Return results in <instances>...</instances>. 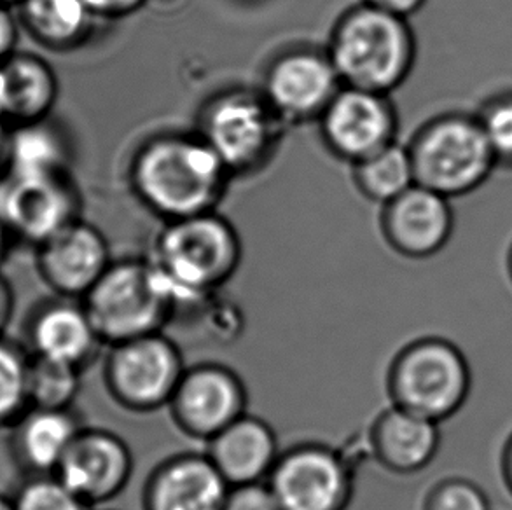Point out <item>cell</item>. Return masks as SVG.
<instances>
[{
	"label": "cell",
	"mask_w": 512,
	"mask_h": 510,
	"mask_svg": "<svg viewBox=\"0 0 512 510\" xmlns=\"http://www.w3.org/2000/svg\"><path fill=\"white\" fill-rule=\"evenodd\" d=\"M128 177L140 203L165 222L214 212L233 179L196 130L147 138L133 154Z\"/></svg>",
	"instance_id": "1"
},
{
	"label": "cell",
	"mask_w": 512,
	"mask_h": 510,
	"mask_svg": "<svg viewBox=\"0 0 512 510\" xmlns=\"http://www.w3.org/2000/svg\"><path fill=\"white\" fill-rule=\"evenodd\" d=\"M242 238L235 226L214 212L165 222L149 261L167 285L175 306L173 320L198 310L235 276L242 264Z\"/></svg>",
	"instance_id": "2"
},
{
	"label": "cell",
	"mask_w": 512,
	"mask_h": 510,
	"mask_svg": "<svg viewBox=\"0 0 512 510\" xmlns=\"http://www.w3.org/2000/svg\"><path fill=\"white\" fill-rule=\"evenodd\" d=\"M326 49L343 86L381 95L408 79L416 58L408 20L364 2L341 14Z\"/></svg>",
	"instance_id": "3"
},
{
	"label": "cell",
	"mask_w": 512,
	"mask_h": 510,
	"mask_svg": "<svg viewBox=\"0 0 512 510\" xmlns=\"http://www.w3.org/2000/svg\"><path fill=\"white\" fill-rule=\"evenodd\" d=\"M105 346L167 331L175 306L149 257L114 259L81 299Z\"/></svg>",
	"instance_id": "4"
},
{
	"label": "cell",
	"mask_w": 512,
	"mask_h": 510,
	"mask_svg": "<svg viewBox=\"0 0 512 510\" xmlns=\"http://www.w3.org/2000/svg\"><path fill=\"white\" fill-rule=\"evenodd\" d=\"M285 126L261 90L235 86L201 105L196 133L233 177H245L270 165Z\"/></svg>",
	"instance_id": "5"
},
{
	"label": "cell",
	"mask_w": 512,
	"mask_h": 510,
	"mask_svg": "<svg viewBox=\"0 0 512 510\" xmlns=\"http://www.w3.org/2000/svg\"><path fill=\"white\" fill-rule=\"evenodd\" d=\"M472 373L464 353L448 339L420 338L390 360L387 393L392 406L443 423L469 399Z\"/></svg>",
	"instance_id": "6"
},
{
	"label": "cell",
	"mask_w": 512,
	"mask_h": 510,
	"mask_svg": "<svg viewBox=\"0 0 512 510\" xmlns=\"http://www.w3.org/2000/svg\"><path fill=\"white\" fill-rule=\"evenodd\" d=\"M408 149L416 184L446 198L472 193L497 166L478 116L460 112L423 125Z\"/></svg>",
	"instance_id": "7"
},
{
	"label": "cell",
	"mask_w": 512,
	"mask_h": 510,
	"mask_svg": "<svg viewBox=\"0 0 512 510\" xmlns=\"http://www.w3.org/2000/svg\"><path fill=\"white\" fill-rule=\"evenodd\" d=\"M186 367L180 346L167 332L128 339L109 346L105 390L130 413H154L168 407Z\"/></svg>",
	"instance_id": "8"
},
{
	"label": "cell",
	"mask_w": 512,
	"mask_h": 510,
	"mask_svg": "<svg viewBox=\"0 0 512 510\" xmlns=\"http://www.w3.org/2000/svg\"><path fill=\"white\" fill-rule=\"evenodd\" d=\"M266 483L280 510H346L352 504V465L322 442L284 449Z\"/></svg>",
	"instance_id": "9"
},
{
	"label": "cell",
	"mask_w": 512,
	"mask_h": 510,
	"mask_svg": "<svg viewBox=\"0 0 512 510\" xmlns=\"http://www.w3.org/2000/svg\"><path fill=\"white\" fill-rule=\"evenodd\" d=\"M341 88L326 48L296 46L266 65L259 90L285 125H301L319 121Z\"/></svg>",
	"instance_id": "10"
},
{
	"label": "cell",
	"mask_w": 512,
	"mask_h": 510,
	"mask_svg": "<svg viewBox=\"0 0 512 510\" xmlns=\"http://www.w3.org/2000/svg\"><path fill=\"white\" fill-rule=\"evenodd\" d=\"M249 392L235 369L219 362L187 366L168 411L182 434L207 444L247 413Z\"/></svg>",
	"instance_id": "11"
},
{
	"label": "cell",
	"mask_w": 512,
	"mask_h": 510,
	"mask_svg": "<svg viewBox=\"0 0 512 510\" xmlns=\"http://www.w3.org/2000/svg\"><path fill=\"white\" fill-rule=\"evenodd\" d=\"M0 215L16 242H42L83 219V196L67 175L7 179L0 187Z\"/></svg>",
	"instance_id": "12"
},
{
	"label": "cell",
	"mask_w": 512,
	"mask_h": 510,
	"mask_svg": "<svg viewBox=\"0 0 512 510\" xmlns=\"http://www.w3.org/2000/svg\"><path fill=\"white\" fill-rule=\"evenodd\" d=\"M319 126L327 151L353 166L395 142L397 112L390 95L343 86Z\"/></svg>",
	"instance_id": "13"
},
{
	"label": "cell",
	"mask_w": 512,
	"mask_h": 510,
	"mask_svg": "<svg viewBox=\"0 0 512 510\" xmlns=\"http://www.w3.org/2000/svg\"><path fill=\"white\" fill-rule=\"evenodd\" d=\"M133 474L132 449L107 428L84 427L72 442L55 477L95 509L125 490Z\"/></svg>",
	"instance_id": "14"
},
{
	"label": "cell",
	"mask_w": 512,
	"mask_h": 510,
	"mask_svg": "<svg viewBox=\"0 0 512 510\" xmlns=\"http://www.w3.org/2000/svg\"><path fill=\"white\" fill-rule=\"evenodd\" d=\"M100 229L79 219L35 247V269L53 296L83 299L111 266Z\"/></svg>",
	"instance_id": "15"
},
{
	"label": "cell",
	"mask_w": 512,
	"mask_h": 510,
	"mask_svg": "<svg viewBox=\"0 0 512 510\" xmlns=\"http://www.w3.org/2000/svg\"><path fill=\"white\" fill-rule=\"evenodd\" d=\"M25 336L30 355L79 371L88 369L105 346L83 301L70 297L53 296L37 304Z\"/></svg>",
	"instance_id": "16"
},
{
	"label": "cell",
	"mask_w": 512,
	"mask_h": 510,
	"mask_svg": "<svg viewBox=\"0 0 512 510\" xmlns=\"http://www.w3.org/2000/svg\"><path fill=\"white\" fill-rule=\"evenodd\" d=\"M381 233L388 247L408 259H427L446 247L453 233L450 198L415 184L387 203Z\"/></svg>",
	"instance_id": "17"
},
{
	"label": "cell",
	"mask_w": 512,
	"mask_h": 510,
	"mask_svg": "<svg viewBox=\"0 0 512 510\" xmlns=\"http://www.w3.org/2000/svg\"><path fill=\"white\" fill-rule=\"evenodd\" d=\"M229 488L205 453H179L147 476L142 510H222Z\"/></svg>",
	"instance_id": "18"
},
{
	"label": "cell",
	"mask_w": 512,
	"mask_h": 510,
	"mask_svg": "<svg viewBox=\"0 0 512 510\" xmlns=\"http://www.w3.org/2000/svg\"><path fill=\"white\" fill-rule=\"evenodd\" d=\"M439 446V423L392 404L374 418L367 430V449L374 462L397 476L427 469Z\"/></svg>",
	"instance_id": "19"
},
{
	"label": "cell",
	"mask_w": 512,
	"mask_h": 510,
	"mask_svg": "<svg viewBox=\"0 0 512 510\" xmlns=\"http://www.w3.org/2000/svg\"><path fill=\"white\" fill-rule=\"evenodd\" d=\"M282 453L268 421L245 413L207 442L205 455L229 486L266 483Z\"/></svg>",
	"instance_id": "20"
},
{
	"label": "cell",
	"mask_w": 512,
	"mask_h": 510,
	"mask_svg": "<svg viewBox=\"0 0 512 510\" xmlns=\"http://www.w3.org/2000/svg\"><path fill=\"white\" fill-rule=\"evenodd\" d=\"M83 428L74 409L28 407L11 427L13 460L27 477L55 476Z\"/></svg>",
	"instance_id": "21"
},
{
	"label": "cell",
	"mask_w": 512,
	"mask_h": 510,
	"mask_svg": "<svg viewBox=\"0 0 512 510\" xmlns=\"http://www.w3.org/2000/svg\"><path fill=\"white\" fill-rule=\"evenodd\" d=\"M58 95V76L46 58L18 49L0 63V116L9 128L51 118Z\"/></svg>",
	"instance_id": "22"
},
{
	"label": "cell",
	"mask_w": 512,
	"mask_h": 510,
	"mask_svg": "<svg viewBox=\"0 0 512 510\" xmlns=\"http://www.w3.org/2000/svg\"><path fill=\"white\" fill-rule=\"evenodd\" d=\"M72 161L70 135L53 116L9 130L7 179L67 175Z\"/></svg>",
	"instance_id": "23"
},
{
	"label": "cell",
	"mask_w": 512,
	"mask_h": 510,
	"mask_svg": "<svg viewBox=\"0 0 512 510\" xmlns=\"http://www.w3.org/2000/svg\"><path fill=\"white\" fill-rule=\"evenodd\" d=\"M14 9L28 37L56 53L84 46L98 20L84 0H21Z\"/></svg>",
	"instance_id": "24"
},
{
	"label": "cell",
	"mask_w": 512,
	"mask_h": 510,
	"mask_svg": "<svg viewBox=\"0 0 512 510\" xmlns=\"http://www.w3.org/2000/svg\"><path fill=\"white\" fill-rule=\"evenodd\" d=\"M352 168L353 182L359 193L381 207L416 184L408 145L399 144L397 140Z\"/></svg>",
	"instance_id": "25"
},
{
	"label": "cell",
	"mask_w": 512,
	"mask_h": 510,
	"mask_svg": "<svg viewBox=\"0 0 512 510\" xmlns=\"http://www.w3.org/2000/svg\"><path fill=\"white\" fill-rule=\"evenodd\" d=\"M81 374L76 367L30 355L28 404L42 409H74L81 392Z\"/></svg>",
	"instance_id": "26"
},
{
	"label": "cell",
	"mask_w": 512,
	"mask_h": 510,
	"mask_svg": "<svg viewBox=\"0 0 512 510\" xmlns=\"http://www.w3.org/2000/svg\"><path fill=\"white\" fill-rule=\"evenodd\" d=\"M30 353L13 341L0 338V428L13 427L28 404Z\"/></svg>",
	"instance_id": "27"
},
{
	"label": "cell",
	"mask_w": 512,
	"mask_h": 510,
	"mask_svg": "<svg viewBox=\"0 0 512 510\" xmlns=\"http://www.w3.org/2000/svg\"><path fill=\"white\" fill-rule=\"evenodd\" d=\"M14 510H93L55 476H30L16 490Z\"/></svg>",
	"instance_id": "28"
},
{
	"label": "cell",
	"mask_w": 512,
	"mask_h": 510,
	"mask_svg": "<svg viewBox=\"0 0 512 510\" xmlns=\"http://www.w3.org/2000/svg\"><path fill=\"white\" fill-rule=\"evenodd\" d=\"M478 119L497 165L512 166V93L492 98Z\"/></svg>",
	"instance_id": "29"
},
{
	"label": "cell",
	"mask_w": 512,
	"mask_h": 510,
	"mask_svg": "<svg viewBox=\"0 0 512 510\" xmlns=\"http://www.w3.org/2000/svg\"><path fill=\"white\" fill-rule=\"evenodd\" d=\"M423 510H492V505L481 486L464 477H451L427 493Z\"/></svg>",
	"instance_id": "30"
},
{
	"label": "cell",
	"mask_w": 512,
	"mask_h": 510,
	"mask_svg": "<svg viewBox=\"0 0 512 510\" xmlns=\"http://www.w3.org/2000/svg\"><path fill=\"white\" fill-rule=\"evenodd\" d=\"M222 510H280L268 483L231 486Z\"/></svg>",
	"instance_id": "31"
},
{
	"label": "cell",
	"mask_w": 512,
	"mask_h": 510,
	"mask_svg": "<svg viewBox=\"0 0 512 510\" xmlns=\"http://www.w3.org/2000/svg\"><path fill=\"white\" fill-rule=\"evenodd\" d=\"M20 28L16 9L0 4V63L18 51Z\"/></svg>",
	"instance_id": "32"
},
{
	"label": "cell",
	"mask_w": 512,
	"mask_h": 510,
	"mask_svg": "<svg viewBox=\"0 0 512 510\" xmlns=\"http://www.w3.org/2000/svg\"><path fill=\"white\" fill-rule=\"evenodd\" d=\"M151 0H84V4L90 7L91 13L100 18H125L128 14L139 11L147 6Z\"/></svg>",
	"instance_id": "33"
},
{
	"label": "cell",
	"mask_w": 512,
	"mask_h": 510,
	"mask_svg": "<svg viewBox=\"0 0 512 510\" xmlns=\"http://www.w3.org/2000/svg\"><path fill=\"white\" fill-rule=\"evenodd\" d=\"M360 2L408 20L411 14L418 13L425 6L427 0H360Z\"/></svg>",
	"instance_id": "34"
},
{
	"label": "cell",
	"mask_w": 512,
	"mask_h": 510,
	"mask_svg": "<svg viewBox=\"0 0 512 510\" xmlns=\"http://www.w3.org/2000/svg\"><path fill=\"white\" fill-rule=\"evenodd\" d=\"M14 313V290L6 276L0 271V338H4L7 325Z\"/></svg>",
	"instance_id": "35"
},
{
	"label": "cell",
	"mask_w": 512,
	"mask_h": 510,
	"mask_svg": "<svg viewBox=\"0 0 512 510\" xmlns=\"http://www.w3.org/2000/svg\"><path fill=\"white\" fill-rule=\"evenodd\" d=\"M9 126L0 116V187L7 180V142H9Z\"/></svg>",
	"instance_id": "36"
},
{
	"label": "cell",
	"mask_w": 512,
	"mask_h": 510,
	"mask_svg": "<svg viewBox=\"0 0 512 510\" xmlns=\"http://www.w3.org/2000/svg\"><path fill=\"white\" fill-rule=\"evenodd\" d=\"M502 477H504V483L506 488L512 495V434L507 439L504 451H502Z\"/></svg>",
	"instance_id": "37"
},
{
	"label": "cell",
	"mask_w": 512,
	"mask_h": 510,
	"mask_svg": "<svg viewBox=\"0 0 512 510\" xmlns=\"http://www.w3.org/2000/svg\"><path fill=\"white\" fill-rule=\"evenodd\" d=\"M16 242L14 240V236L11 235V231L7 228L6 221L2 219V215H0V266H2V262L6 261L7 255L13 249V243Z\"/></svg>",
	"instance_id": "38"
},
{
	"label": "cell",
	"mask_w": 512,
	"mask_h": 510,
	"mask_svg": "<svg viewBox=\"0 0 512 510\" xmlns=\"http://www.w3.org/2000/svg\"><path fill=\"white\" fill-rule=\"evenodd\" d=\"M0 510H14L13 497L0 493Z\"/></svg>",
	"instance_id": "39"
},
{
	"label": "cell",
	"mask_w": 512,
	"mask_h": 510,
	"mask_svg": "<svg viewBox=\"0 0 512 510\" xmlns=\"http://www.w3.org/2000/svg\"><path fill=\"white\" fill-rule=\"evenodd\" d=\"M21 0H0L2 6L16 7L20 4Z\"/></svg>",
	"instance_id": "40"
},
{
	"label": "cell",
	"mask_w": 512,
	"mask_h": 510,
	"mask_svg": "<svg viewBox=\"0 0 512 510\" xmlns=\"http://www.w3.org/2000/svg\"><path fill=\"white\" fill-rule=\"evenodd\" d=\"M509 275H511V280H512V249H511V254H509Z\"/></svg>",
	"instance_id": "41"
}]
</instances>
